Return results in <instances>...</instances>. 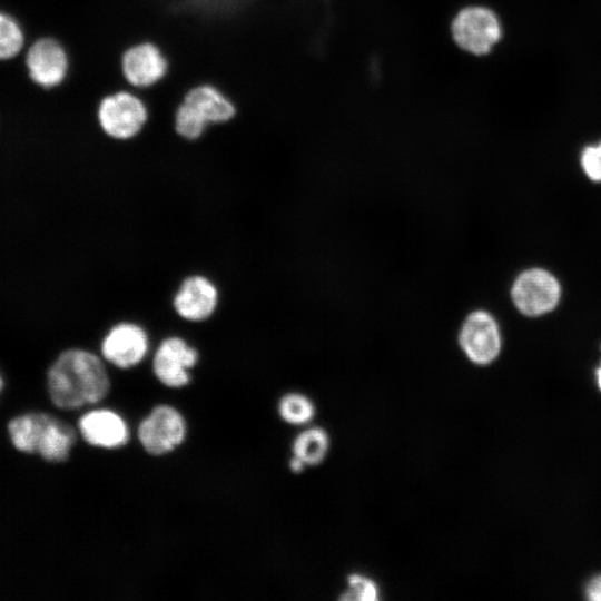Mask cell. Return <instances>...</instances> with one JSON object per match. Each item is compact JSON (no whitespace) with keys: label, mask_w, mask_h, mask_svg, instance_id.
Instances as JSON below:
<instances>
[{"label":"cell","mask_w":601,"mask_h":601,"mask_svg":"<svg viewBox=\"0 0 601 601\" xmlns=\"http://www.w3.org/2000/svg\"><path fill=\"white\" fill-rule=\"evenodd\" d=\"M187 432V421L178 408L158 404L140 421L137 437L146 453L162 456L178 449Z\"/></svg>","instance_id":"cell-3"},{"label":"cell","mask_w":601,"mask_h":601,"mask_svg":"<svg viewBox=\"0 0 601 601\" xmlns=\"http://www.w3.org/2000/svg\"><path fill=\"white\" fill-rule=\"evenodd\" d=\"M460 343L472 362L481 365L491 363L501 349L496 322L486 312L472 313L463 324Z\"/></svg>","instance_id":"cell-10"},{"label":"cell","mask_w":601,"mask_h":601,"mask_svg":"<svg viewBox=\"0 0 601 601\" xmlns=\"http://www.w3.org/2000/svg\"><path fill=\"white\" fill-rule=\"evenodd\" d=\"M2 387H3V381H2V377L0 375V392H1Z\"/></svg>","instance_id":"cell-24"},{"label":"cell","mask_w":601,"mask_h":601,"mask_svg":"<svg viewBox=\"0 0 601 601\" xmlns=\"http://www.w3.org/2000/svg\"><path fill=\"white\" fill-rule=\"evenodd\" d=\"M348 585L349 590L341 597V600L375 601L378 599L377 587L368 578L351 574Z\"/></svg>","instance_id":"cell-19"},{"label":"cell","mask_w":601,"mask_h":601,"mask_svg":"<svg viewBox=\"0 0 601 601\" xmlns=\"http://www.w3.org/2000/svg\"><path fill=\"white\" fill-rule=\"evenodd\" d=\"M217 302L216 286L208 278L194 275L181 283L174 297V307L180 317L200 322L211 316Z\"/></svg>","instance_id":"cell-13"},{"label":"cell","mask_w":601,"mask_h":601,"mask_svg":"<svg viewBox=\"0 0 601 601\" xmlns=\"http://www.w3.org/2000/svg\"><path fill=\"white\" fill-rule=\"evenodd\" d=\"M198 358L196 348L178 336H170L159 344L152 358V372L164 386L181 388L190 383L189 371Z\"/></svg>","instance_id":"cell-7"},{"label":"cell","mask_w":601,"mask_h":601,"mask_svg":"<svg viewBox=\"0 0 601 601\" xmlns=\"http://www.w3.org/2000/svg\"><path fill=\"white\" fill-rule=\"evenodd\" d=\"M235 115L233 102L216 87L200 85L187 92L176 110V131L186 139H197L209 124L226 122Z\"/></svg>","instance_id":"cell-2"},{"label":"cell","mask_w":601,"mask_h":601,"mask_svg":"<svg viewBox=\"0 0 601 601\" xmlns=\"http://www.w3.org/2000/svg\"><path fill=\"white\" fill-rule=\"evenodd\" d=\"M587 597L593 601H601V575L593 578L585 590Z\"/></svg>","instance_id":"cell-21"},{"label":"cell","mask_w":601,"mask_h":601,"mask_svg":"<svg viewBox=\"0 0 601 601\" xmlns=\"http://www.w3.org/2000/svg\"><path fill=\"white\" fill-rule=\"evenodd\" d=\"M581 166L584 174L593 181H601V141L587 146L581 155Z\"/></svg>","instance_id":"cell-20"},{"label":"cell","mask_w":601,"mask_h":601,"mask_svg":"<svg viewBox=\"0 0 601 601\" xmlns=\"http://www.w3.org/2000/svg\"><path fill=\"white\" fill-rule=\"evenodd\" d=\"M26 65L31 79L45 88L62 82L68 71V57L56 40L45 38L36 41L28 50Z\"/></svg>","instance_id":"cell-11"},{"label":"cell","mask_w":601,"mask_h":601,"mask_svg":"<svg viewBox=\"0 0 601 601\" xmlns=\"http://www.w3.org/2000/svg\"><path fill=\"white\" fill-rule=\"evenodd\" d=\"M42 413H28L14 417L8 425L12 444L19 451L37 453Z\"/></svg>","instance_id":"cell-15"},{"label":"cell","mask_w":601,"mask_h":601,"mask_svg":"<svg viewBox=\"0 0 601 601\" xmlns=\"http://www.w3.org/2000/svg\"><path fill=\"white\" fill-rule=\"evenodd\" d=\"M147 120V109L135 95L119 91L105 97L98 107V121L102 130L115 139L136 136Z\"/></svg>","instance_id":"cell-6"},{"label":"cell","mask_w":601,"mask_h":601,"mask_svg":"<svg viewBox=\"0 0 601 601\" xmlns=\"http://www.w3.org/2000/svg\"><path fill=\"white\" fill-rule=\"evenodd\" d=\"M23 46V32L18 22L7 13L0 12V59L17 56Z\"/></svg>","instance_id":"cell-18"},{"label":"cell","mask_w":601,"mask_h":601,"mask_svg":"<svg viewBox=\"0 0 601 601\" xmlns=\"http://www.w3.org/2000/svg\"><path fill=\"white\" fill-rule=\"evenodd\" d=\"M451 29L459 47L473 55L487 53L502 31L495 13L484 7L464 8L454 18Z\"/></svg>","instance_id":"cell-4"},{"label":"cell","mask_w":601,"mask_h":601,"mask_svg":"<svg viewBox=\"0 0 601 601\" xmlns=\"http://www.w3.org/2000/svg\"><path fill=\"white\" fill-rule=\"evenodd\" d=\"M76 442L71 426L49 414L42 413L37 453L49 462H63L69 457Z\"/></svg>","instance_id":"cell-14"},{"label":"cell","mask_w":601,"mask_h":601,"mask_svg":"<svg viewBox=\"0 0 601 601\" xmlns=\"http://www.w3.org/2000/svg\"><path fill=\"white\" fill-rule=\"evenodd\" d=\"M82 439L91 446L102 450H119L130 441V428L118 412L97 407L86 412L78 421Z\"/></svg>","instance_id":"cell-9"},{"label":"cell","mask_w":601,"mask_h":601,"mask_svg":"<svg viewBox=\"0 0 601 601\" xmlns=\"http://www.w3.org/2000/svg\"><path fill=\"white\" fill-rule=\"evenodd\" d=\"M278 414L286 423L298 425L309 422L315 414V408L308 397L298 393H288L279 400Z\"/></svg>","instance_id":"cell-17"},{"label":"cell","mask_w":601,"mask_h":601,"mask_svg":"<svg viewBox=\"0 0 601 601\" xmlns=\"http://www.w3.org/2000/svg\"><path fill=\"white\" fill-rule=\"evenodd\" d=\"M304 465L305 463L296 456H294L289 463L290 470L295 473H299L303 470Z\"/></svg>","instance_id":"cell-22"},{"label":"cell","mask_w":601,"mask_h":601,"mask_svg":"<svg viewBox=\"0 0 601 601\" xmlns=\"http://www.w3.org/2000/svg\"><path fill=\"white\" fill-rule=\"evenodd\" d=\"M122 73L126 80L138 88L155 85L167 72V60L152 43L142 42L130 47L121 59Z\"/></svg>","instance_id":"cell-12"},{"label":"cell","mask_w":601,"mask_h":601,"mask_svg":"<svg viewBox=\"0 0 601 601\" xmlns=\"http://www.w3.org/2000/svg\"><path fill=\"white\" fill-rule=\"evenodd\" d=\"M511 294L514 305L522 314L540 316L556 307L561 287L548 270L531 268L516 277Z\"/></svg>","instance_id":"cell-5"},{"label":"cell","mask_w":601,"mask_h":601,"mask_svg":"<svg viewBox=\"0 0 601 601\" xmlns=\"http://www.w3.org/2000/svg\"><path fill=\"white\" fill-rule=\"evenodd\" d=\"M110 387L102 359L81 348L62 352L48 372L50 398L62 410L99 404L108 396Z\"/></svg>","instance_id":"cell-1"},{"label":"cell","mask_w":601,"mask_h":601,"mask_svg":"<svg viewBox=\"0 0 601 601\" xmlns=\"http://www.w3.org/2000/svg\"><path fill=\"white\" fill-rule=\"evenodd\" d=\"M328 444L327 433L319 427H312L296 436L293 443V453L305 464L315 465L324 460Z\"/></svg>","instance_id":"cell-16"},{"label":"cell","mask_w":601,"mask_h":601,"mask_svg":"<svg viewBox=\"0 0 601 601\" xmlns=\"http://www.w3.org/2000/svg\"><path fill=\"white\" fill-rule=\"evenodd\" d=\"M597 380H598L599 387H600V390H601V365H600V367L597 370Z\"/></svg>","instance_id":"cell-23"},{"label":"cell","mask_w":601,"mask_h":601,"mask_svg":"<svg viewBox=\"0 0 601 601\" xmlns=\"http://www.w3.org/2000/svg\"><path fill=\"white\" fill-rule=\"evenodd\" d=\"M149 349L146 331L134 323L112 326L101 342V355L114 366L128 370L144 361Z\"/></svg>","instance_id":"cell-8"}]
</instances>
